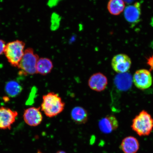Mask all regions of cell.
<instances>
[{
  "instance_id": "1",
  "label": "cell",
  "mask_w": 153,
  "mask_h": 153,
  "mask_svg": "<svg viewBox=\"0 0 153 153\" xmlns=\"http://www.w3.org/2000/svg\"><path fill=\"white\" fill-rule=\"evenodd\" d=\"M65 103L57 94L50 92L43 96L41 109L47 117L58 115L64 110Z\"/></svg>"
},
{
  "instance_id": "2",
  "label": "cell",
  "mask_w": 153,
  "mask_h": 153,
  "mask_svg": "<svg viewBox=\"0 0 153 153\" xmlns=\"http://www.w3.org/2000/svg\"><path fill=\"white\" fill-rule=\"evenodd\" d=\"M131 128L139 136H148L153 129V118L146 111H141L133 119Z\"/></svg>"
},
{
  "instance_id": "3",
  "label": "cell",
  "mask_w": 153,
  "mask_h": 153,
  "mask_svg": "<svg viewBox=\"0 0 153 153\" xmlns=\"http://www.w3.org/2000/svg\"><path fill=\"white\" fill-rule=\"evenodd\" d=\"M25 46L24 42L19 40L6 44L4 53L11 66L18 67L24 55Z\"/></svg>"
},
{
  "instance_id": "4",
  "label": "cell",
  "mask_w": 153,
  "mask_h": 153,
  "mask_svg": "<svg viewBox=\"0 0 153 153\" xmlns=\"http://www.w3.org/2000/svg\"><path fill=\"white\" fill-rule=\"evenodd\" d=\"M39 57L32 48L25 50L24 55L17 68L22 75H33L37 74L36 65Z\"/></svg>"
},
{
  "instance_id": "5",
  "label": "cell",
  "mask_w": 153,
  "mask_h": 153,
  "mask_svg": "<svg viewBox=\"0 0 153 153\" xmlns=\"http://www.w3.org/2000/svg\"><path fill=\"white\" fill-rule=\"evenodd\" d=\"M133 82L137 88L145 90L152 86V78L150 71L142 69L137 71L134 74Z\"/></svg>"
},
{
  "instance_id": "6",
  "label": "cell",
  "mask_w": 153,
  "mask_h": 153,
  "mask_svg": "<svg viewBox=\"0 0 153 153\" xmlns=\"http://www.w3.org/2000/svg\"><path fill=\"white\" fill-rule=\"evenodd\" d=\"M131 61L127 55L120 53L114 56L111 61L113 69L118 74L127 72L131 68Z\"/></svg>"
},
{
  "instance_id": "7",
  "label": "cell",
  "mask_w": 153,
  "mask_h": 153,
  "mask_svg": "<svg viewBox=\"0 0 153 153\" xmlns=\"http://www.w3.org/2000/svg\"><path fill=\"white\" fill-rule=\"evenodd\" d=\"M18 112L4 107L0 108V129H10L18 116Z\"/></svg>"
},
{
  "instance_id": "8",
  "label": "cell",
  "mask_w": 153,
  "mask_h": 153,
  "mask_svg": "<svg viewBox=\"0 0 153 153\" xmlns=\"http://www.w3.org/2000/svg\"><path fill=\"white\" fill-rule=\"evenodd\" d=\"M40 109V107H31L24 111L23 118L25 122L27 125L36 127L41 123L43 117Z\"/></svg>"
},
{
  "instance_id": "9",
  "label": "cell",
  "mask_w": 153,
  "mask_h": 153,
  "mask_svg": "<svg viewBox=\"0 0 153 153\" xmlns=\"http://www.w3.org/2000/svg\"><path fill=\"white\" fill-rule=\"evenodd\" d=\"M108 79L104 74L97 72L92 75L88 81V85L94 91L101 92L106 88Z\"/></svg>"
},
{
  "instance_id": "10",
  "label": "cell",
  "mask_w": 153,
  "mask_h": 153,
  "mask_svg": "<svg viewBox=\"0 0 153 153\" xmlns=\"http://www.w3.org/2000/svg\"><path fill=\"white\" fill-rule=\"evenodd\" d=\"M119 123L113 115H108L99 120L98 126L101 132L110 134L118 128Z\"/></svg>"
},
{
  "instance_id": "11",
  "label": "cell",
  "mask_w": 153,
  "mask_h": 153,
  "mask_svg": "<svg viewBox=\"0 0 153 153\" xmlns=\"http://www.w3.org/2000/svg\"><path fill=\"white\" fill-rule=\"evenodd\" d=\"M140 6L139 3H136L126 7L124 16L127 22L132 23L138 22L141 14Z\"/></svg>"
},
{
  "instance_id": "12",
  "label": "cell",
  "mask_w": 153,
  "mask_h": 153,
  "mask_svg": "<svg viewBox=\"0 0 153 153\" xmlns=\"http://www.w3.org/2000/svg\"><path fill=\"white\" fill-rule=\"evenodd\" d=\"M140 144L138 140L136 137H127L122 140L120 148L124 153H136L138 152Z\"/></svg>"
},
{
  "instance_id": "13",
  "label": "cell",
  "mask_w": 153,
  "mask_h": 153,
  "mask_svg": "<svg viewBox=\"0 0 153 153\" xmlns=\"http://www.w3.org/2000/svg\"><path fill=\"white\" fill-rule=\"evenodd\" d=\"M132 79L131 75L127 72L120 74L114 78V83L117 88L121 91H126L131 87Z\"/></svg>"
},
{
  "instance_id": "14",
  "label": "cell",
  "mask_w": 153,
  "mask_h": 153,
  "mask_svg": "<svg viewBox=\"0 0 153 153\" xmlns=\"http://www.w3.org/2000/svg\"><path fill=\"white\" fill-rule=\"evenodd\" d=\"M71 119L78 124H84L88 120V114L85 108L81 106L74 107L71 113Z\"/></svg>"
},
{
  "instance_id": "15",
  "label": "cell",
  "mask_w": 153,
  "mask_h": 153,
  "mask_svg": "<svg viewBox=\"0 0 153 153\" xmlns=\"http://www.w3.org/2000/svg\"><path fill=\"white\" fill-rule=\"evenodd\" d=\"M53 68V63L51 59L42 57L38 60L36 65V72L37 74L42 75H46L51 71Z\"/></svg>"
},
{
  "instance_id": "16",
  "label": "cell",
  "mask_w": 153,
  "mask_h": 153,
  "mask_svg": "<svg viewBox=\"0 0 153 153\" xmlns=\"http://www.w3.org/2000/svg\"><path fill=\"white\" fill-rule=\"evenodd\" d=\"M108 12L115 16L119 15L125 8V4L123 0H109L107 5Z\"/></svg>"
},
{
  "instance_id": "17",
  "label": "cell",
  "mask_w": 153,
  "mask_h": 153,
  "mask_svg": "<svg viewBox=\"0 0 153 153\" xmlns=\"http://www.w3.org/2000/svg\"><path fill=\"white\" fill-rule=\"evenodd\" d=\"M22 88L18 82L11 81L7 82L5 86V91L9 96L17 97L21 93Z\"/></svg>"
},
{
  "instance_id": "18",
  "label": "cell",
  "mask_w": 153,
  "mask_h": 153,
  "mask_svg": "<svg viewBox=\"0 0 153 153\" xmlns=\"http://www.w3.org/2000/svg\"><path fill=\"white\" fill-rule=\"evenodd\" d=\"M60 17L57 14H53L51 17V30H55L59 27L60 23Z\"/></svg>"
},
{
  "instance_id": "19",
  "label": "cell",
  "mask_w": 153,
  "mask_h": 153,
  "mask_svg": "<svg viewBox=\"0 0 153 153\" xmlns=\"http://www.w3.org/2000/svg\"><path fill=\"white\" fill-rule=\"evenodd\" d=\"M147 64L150 67V71H153V55L147 59Z\"/></svg>"
},
{
  "instance_id": "20",
  "label": "cell",
  "mask_w": 153,
  "mask_h": 153,
  "mask_svg": "<svg viewBox=\"0 0 153 153\" xmlns=\"http://www.w3.org/2000/svg\"><path fill=\"white\" fill-rule=\"evenodd\" d=\"M6 45V44L5 42L2 39H0V55L4 53Z\"/></svg>"
},
{
  "instance_id": "21",
  "label": "cell",
  "mask_w": 153,
  "mask_h": 153,
  "mask_svg": "<svg viewBox=\"0 0 153 153\" xmlns=\"http://www.w3.org/2000/svg\"><path fill=\"white\" fill-rule=\"evenodd\" d=\"M62 0H49L48 5L51 7H53L56 6L59 1Z\"/></svg>"
},
{
  "instance_id": "22",
  "label": "cell",
  "mask_w": 153,
  "mask_h": 153,
  "mask_svg": "<svg viewBox=\"0 0 153 153\" xmlns=\"http://www.w3.org/2000/svg\"><path fill=\"white\" fill-rule=\"evenodd\" d=\"M56 153H66L65 152L63 151H59L57 152Z\"/></svg>"
},
{
  "instance_id": "23",
  "label": "cell",
  "mask_w": 153,
  "mask_h": 153,
  "mask_svg": "<svg viewBox=\"0 0 153 153\" xmlns=\"http://www.w3.org/2000/svg\"><path fill=\"white\" fill-rule=\"evenodd\" d=\"M37 153H42L41 152H40V151H38Z\"/></svg>"
}]
</instances>
